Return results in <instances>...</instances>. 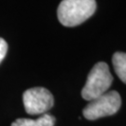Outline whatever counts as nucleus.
<instances>
[{
	"label": "nucleus",
	"mask_w": 126,
	"mask_h": 126,
	"mask_svg": "<svg viewBox=\"0 0 126 126\" xmlns=\"http://www.w3.org/2000/svg\"><path fill=\"white\" fill-rule=\"evenodd\" d=\"M7 51H8V44L3 38L0 37V63L5 58Z\"/></svg>",
	"instance_id": "0eeeda50"
},
{
	"label": "nucleus",
	"mask_w": 126,
	"mask_h": 126,
	"mask_svg": "<svg viewBox=\"0 0 126 126\" xmlns=\"http://www.w3.org/2000/svg\"><path fill=\"white\" fill-rule=\"evenodd\" d=\"M55 119L50 114H43L36 120L32 119H17L11 123V126H53Z\"/></svg>",
	"instance_id": "39448f33"
},
{
	"label": "nucleus",
	"mask_w": 126,
	"mask_h": 126,
	"mask_svg": "<svg viewBox=\"0 0 126 126\" xmlns=\"http://www.w3.org/2000/svg\"><path fill=\"white\" fill-rule=\"evenodd\" d=\"M24 109L27 114H44L53 107L54 99L49 90L43 87H35L26 90L23 94Z\"/></svg>",
	"instance_id": "20e7f679"
},
{
	"label": "nucleus",
	"mask_w": 126,
	"mask_h": 126,
	"mask_svg": "<svg viewBox=\"0 0 126 126\" xmlns=\"http://www.w3.org/2000/svg\"><path fill=\"white\" fill-rule=\"evenodd\" d=\"M113 66L120 79L126 83V53L116 52L112 58Z\"/></svg>",
	"instance_id": "423d86ee"
},
{
	"label": "nucleus",
	"mask_w": 126,
	"mask_h": 126,
	"mask_svg": "<svg viewBox=\"0 0 126 126\" xmlns=\"http://www.w3.org/2000/svg\"><path fill=\"white\" fill-rule=\"evenodd\" d=\"M95 9V0H63L57 9V16L63 25L73 27L84 23Z\"/></svg>",
	"instance_id": "f257e3e1"
},
{
	"label": "nucleus",
	"mask_w": 126,
	"mask_h": 126,
	"mask_svg": "<svg viewBox=\"0 0 126 126\" xmlns=\"http://www.w3.org/2000/svg\"><path fill=\"white\" fill-rule=\"evenodd\" d=\"M113 81L108 65L100 62L95 64L90 71L87 81L81 91V96L87 101H92L105 94Z\"/></svg>",
	"instance_id": "f03ea898"
},
{
	"label": "nucleus",
	"mask_w": 126,
	"mask_h": 126,
	"mask_svg": "<svg viewBox=\"0 0 126 126\" xmlns=\"http://www.w3.org/2000/svg\"><path fill=\"white\" fill-rule=\"evenodd\" d=\"M121 106V95L116 91H112L90 101V103L83 109V116L90 121L111 116L120 109Z\"/></svg>",
	"instance_id": "7ed1b4c3"
}]
</instances>
